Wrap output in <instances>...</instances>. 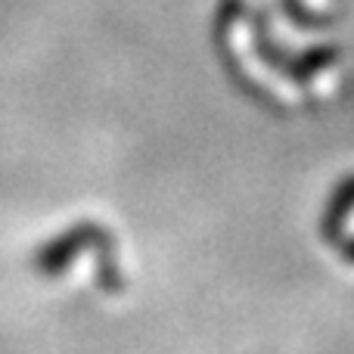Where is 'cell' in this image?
<instances>
[{
  "mask_svg": "<svg viewBox=\"0 0 354 354\" xmlns=\"http://www.w3.org/2000/svg\"><path fill=\"white\" fill-rule=\"evenodd\" d=\"M93 236H100V230L97 227H91V224H81V227H75V230L62 233L59 239H53L50 245H44V249L37 252V258H35L37 270H41V274H50V277L62 274V268H66L68 258L78 255L81 245H84L87 239H93Z\"/></svg>",
  "mask_w": 354,
  "mask_h": 354,
  "instance_id": "1",
  "label": "cell"
},
{
  "mask_svg": "<svg viewBox=\"0 0 354 354\" xmlns=\"http://www.w3.org/2000/svg\"><path fill=\"white\" fill-rule=\"evenodd\" d=\"M339 62V44H314V47L301 50L289 59V66L283 68V75L292 81H311L317 72L336 66Z\"/></svg>",
  "mask_w": 354,
  "mask_h": 354,
  "instance_id": "2",
  "label": "cell"
},
{
  "mask_svg": "<svg viewBox=\"0 0 354 354\" xmlns=\"http://www.w3.org/2000/svg\"><path fill=\"white\" fill-rule=\"evenodd\" d=\"M252 47H255V53L261 56L264 66L280 68V72L289 66V59H292L286 50H280V41L274 37L264 12H252Z\"/></svg>",
  "mask_w": 354,
  "mask_h": 354,
  "instance_id": "3",
  "label": "cell"
},
{
  "mask_svg": "<svg viewBox=\"0 0 354 354\" xmlns=\"http://www.w3.org/2000/svg\"><path fill=\"white\" fill-rule=\"evenodd\" d=\"M283 10H286V16L292 19L295 25H301V28H330L333 25L330 16H314V12H308L305 6L299 3V0H283Z\"/></svg>",
  "mask_w": 354,
  "mask_h": 354,
  "instance_id": "4",
  "label": "cell"
}]
</instances>
